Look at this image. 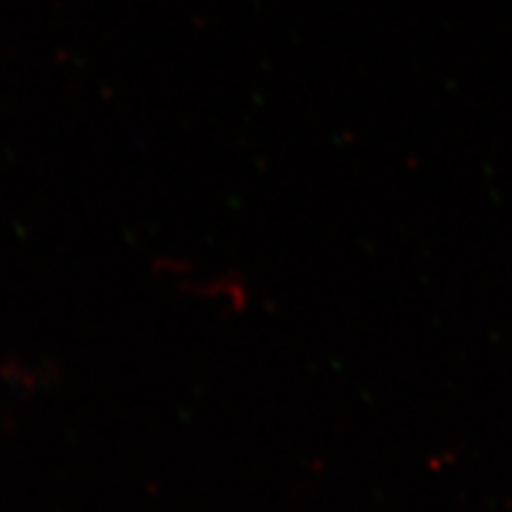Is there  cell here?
<instances>
[{
    "label": "cell",
    "instance_id": "6da1fadb",
    "mask_svg": "<svg viewBox=\"0 0 512 512\" xmlns=\"http://www.w3.org/2000/svg\"><path fill=\"white\" fill-rule=\"evenodd\" d=\"M185 290L195 297L207 299L209 306H219L223 311L245 309L249 304V290L242 280H235L233 275H192L190 268H185V275L178 280Z\"/></svg>",
    "mask_w": 512,
    "mask_h": 512
}]
</instances>
